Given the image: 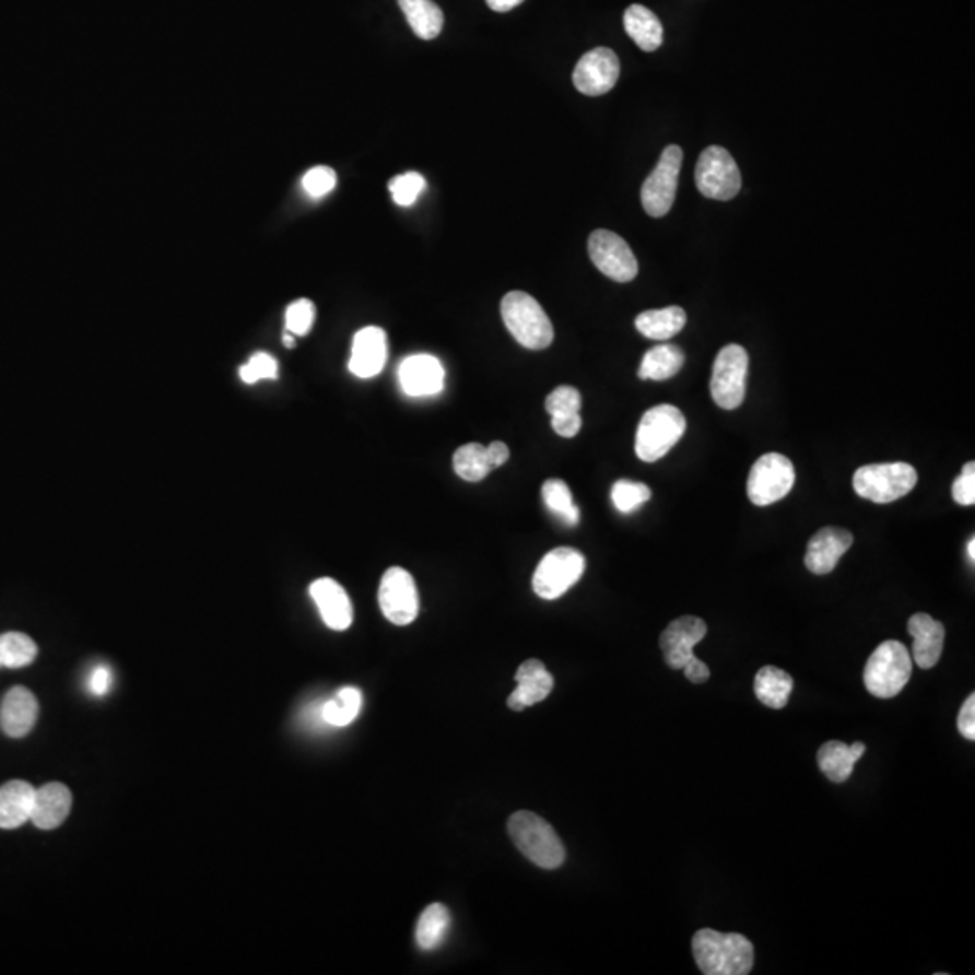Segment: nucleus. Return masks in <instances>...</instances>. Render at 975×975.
Returning a JSON list of instances; mask_svg holds the SVG:
<instances>
[{
  "instance_id": "23",
  "label": "nucleus",
  "mask_w": 975,
  "mask_h": 975,
  "mask_svg": "<svg viewBox=\"0 0 975 975\" xmlns=\"http://www.w3.org/2000/svg\"><path fill=\"white\" fill-rule=\"evenodd\" d=\"M71 806H73V795L68 786L60 783L46 784L35 794L32 822L38 830H55L68 819Z\"/></svg>"
},
{
  "instance_id": "50",
  "label": "nucleus",
  "mask_w": 975,
  "mask_h": 975,
  "mask_svg": "<svg viewBox=\"0 0 975 975\" xmlns=\"http://www.w3.org/2000/svg\"><path fill=\"white\" fill-rule=\"evenodd\" d=\"M284 345H285V348H287V349H293V348H295V337H293V334H291V332H285V334H284Z\"/></svg>"
},
{
  "instance_id": "3",
  "label": "nucleus",
  "mask_w": 975,
  "mask_h": 975,
  "mask_svg": "<svg viewBox=\"0 0 975 975\" xmlns=\"http://www.w3.org/2000/svg\"><path fill=\"white\" fill-rule=\"evenodd\" d=\"M501 315L512 337L531 351L550 348L555 331L550 317L533 296L522 291H512L501 302Z\"/></svg>"
},
{
  "instance_id": "22",
  "label": "nucleus",
  "mask_w": 975,
  "mask_h": 975,
  "mask_svg": "<svg viewBox=\"0 0 975 975\" xmlns=\"http://www.w3.org/2000/svg\"><path fill=\"white\" fill-rule=\"evenodd\" d=\"M913 636V658L919 669H932L943 654L944 627L930 614L918 612L907 623Z\"/></svg>"
},
{
  "instance_id": "28",
  "label": "nucleus",
  "mask_w": 975,
  "mask_h": 975,
  "mask_svg": "<svg viewBox=\"0 0 975 975\" xmlns=\"http://www.w3.org/2000/svg\"><path fill=\"white\" fill-rule=\"evenodd\" d=\"M683 364H685V353L678 345L659 343L645 353L642 365H639L638 376L639 379L665 381L680 373Z\"/></svg>"
},
{
  "instance_id": "20",
  "label": "nucleus",
  "mask_w": 975,
  "mask_h": 975,
  "mask_svg": "<svg viewBox=\"0 0 975 975\" xmlns=\"http://www.w3.org/2000/svg\"><path fill=\"white\" fill-rule=\"evenodd\" d=\"M515 681H517V689L508 697V706L514 712H522L528 706L544 701L555 685L550 670L545 669L544 663L539 659H528L520 665L517 674H515Z\"/></svg>"
},
{
  "instance_id": "42",
  "label": "nucleus",
  "mask_w": 975,
  "mask_h": 975,
  "mask_svg": "<svg viewBox=\"0 0 975 975\" xmlns=\"http://www.w3.org/2000/svg\"><path fill=\"white\" fill-rule=\"evenodd\" d=\"M952 497L961 506H974L975 504V462H966L961 470L960 478L952 484Z\"/></svg>"
},
{
  "instance_id": "18",
  "label": "nucleus",
  "mask_w": 975,
  "mask_h": 975,
  "mask_svg": "<svg viewBox=\"0 0 975 975\" xmlns=\"http://www.w3.org/2000/svg\"><path fill=\"white\" fill-rule=\"evenodd\" d=\"M853 535L844 528H822L806 550L804 564L813 575H830L853 545Z\"/></svg>"
},
{
  "instance_id": "24",
  "label": "nucleus",
  "mask_w": 975,
  "mask_h": 975,
  "mask_svg": "<svg viewBox=\"0 0 975 975\" xmlns=\"http://www.w3.org/2000/svg\"><path fill=\"white\" fill-rule=\"evenodd\" d=\"M37 789L26 780H10L0 786V830H16L32 822Z\"/></svg>"
},
{
  "instance_id": "11",
  "label": "nucleus",
  "mask_w": 975,
  "mask_h": 975,
  "mask_svg": "<svg viewBox=\"0 0 975 975\" xmlns=\"http://www.w3.org/2000/svg\"><path fill=\"white\" fill-rule=\"evenodd\" d=\"M681 163H683L681 146H667L653 174L645 179L642 187V204L650 218H663L674 204Z\"/></svg>"
},
{
  "instance_id": "6",
  "label": "nucleus",
  "mask_w": 975,
  "mask_h": 975,
  "mask_svg": "<svg viewBox=\"0 0 975 975\" xmlns=\"http://www.w3.org/2000/svg\"><path fill=\"white\" fill-rule=\"evenodd\" d=\"M918 483V472L908 462L867 465L856 470L853 488L861 498L871 503L889 504L905 497Z\"/></svg>"
},
{
  "instance_id": "43",
  "label": "nucleus",
  "mask_w": 975,
  "mask_h": 975,
  "mask_svg": "<svg viewBox=\"0 0 975 975\" xmlns=\"http://www.w3.org/2000/svg\"><path fill=\"white\" fill-rule=\"evenodd\" d=\"M958 730L961 736L975 741V695H968V700L961 706L960 716H958Z\"/></svg>"
},
{
  "instance_id": "48",
  "label": "nucleus",
  "mask_w": 975,
  "mask_h": 975,
  "mask_svg": "<svg viewBox=\"0 0 975 975\" xmlns=\"http://www.w3.org/2000/svg\"><path fill=\"white\" fill-rule=\"evenodd\" d=\"M525 0H486V4L492 8L493 11H498V13H506V11H512L517 5L522 4Z\"/></svg>"
},
{
  "instance_id": "35",
  "label": "nucleus",
  "mask_w": 975,
  "mask_h": 975,
  "mask_svg": "<svg viewBox=\"0 0 975 975\" xmlns=\"http://www.w3.org/2000/svg\"><path fill=\"white\" fill-rule=\"evenodd\" d=\"M454 470L459 478L468 483H479L493 472L488 462L486 447L479 443H468L465 447L457 448L454 454Z\"/></svg>"
},
{
  "instance_id": "13",
  "label": "nucleus",
  "mask_w": 975,
  "mask_h": 975,
  "mask_svg": "<svg viewBox=\"0 0 975 975\" xmlns=\"http://www.w3.org/2000/svg\"><path fill=\"white\" fill-rule=\"evenodd\" d=\"M589 257L592 265L614 282H631L638 275V260L633 249L620 235L609 230H597L589 237Z\"/></svg>"
},
{
  "instance_id": "27",
  "label": "nucleus",
  "mask_w": 975,
  "mask_h": 975,
  "mask_svg": "<svg viewBox=\"0 0 975 975\" xmlns=\"http://www.w3.org/2000/svg\"><path fill=\"white\" fill-rule=\"evenodd\" d=\"M636 329H638L645 338L665 342L674 338L683 331L686 326V313L683 307L670 306L663 309H649L636 317Z\"/></svg>"
},
{
  "instance_id": "39",
  "label": "nucleus",
  "mask_w": 975,
  "mask_h": 975,
  "mask_svg": "<svg viewBox=\"0 0 975 975\" xmlns=\"http://www.w3.org/2000/svg\"><path fill=\"white\" fill-rule=\"evenodd\" d=\"M240 379L244 384L254 385L260 379L279 378V364L268 353H257L249 359L248 364L239 368Z\"/></svg>"
},
{
  "instance_id": "32",
  "label": "nucleus",
  "mask_w": 975,
  "mask_h": 975,
  "mask_svg": "<svg viewBox=\"0 0 975 975\" xmlns=\"http://www.w3.org/2000/svg\"><path fill=\"white\" fill-rule=\"evenodd\" d=\"M542 498H544L545 508L559 517L567 528H573L580 522V509L573 501L569 486L561 479H550L542 484Z\"/></svg>"
},
{
  "instance_id": "40",
  "label": "nucleus",
  "mask_w": 975,
  "mask_h": 975,
  "mask_svg": "<svg viewBox=\"0 0 975 975\" xmlns=\"http://www.w3.org/2000/svg\"><path fill=\"white\" fill-rule=\"evenodd\" d=\"M582 396L575 387L562 385L545 398V410L551 415L576 414L580 412Z\"/></svg>"
},
{
  "instance_id": "45",
  "label": "nucleus",
  "mask_w": 975,
  "mask_h": 975,
  "mask_svg": "<svg viewBox=\"0 0 975 975\" xmlns=\"http://www.w3.org/2000/svg\"><path fill=\"white\" fill-rule=\"evenodd\" d=\"M110 681H113L110 670L102 665L98 669H94L91 680H89V686L94 694L104 695L110 689Z\"/></svg>"
},
{
  "instance_id": "38",
  "label": "nucleus",
  "mask_w": 975,
  "mask_h": 975,
  "mask_svg": "<svg viewBox=\"0 0 975 975\" xmlns=\"http://www.w3.org/2000/svg\"><path fill=\"white\" fill-rule=\"evenodd\" d=\"M390 193L396 204L400 207H410L420 198V193L425 190V177L418 172H407L401 176H396L389 185Z\"/></svg>"
},
{
  "instance_id": "46",
  "label": "nucleus",
  "mask_w": 975,
  "mask_h": 975,
  "mask_svg": "<svg viewBox=\"0 0 975 975\" xmlns=\"http://www.w3.org/2000/svg\"><path fill=\"white\" fill-rule=\"evenodd\" d=\"M686 680L692 681V683H705L710 678V669H708V665L703 663L700 658H692L689 663L685 665Z\"/></svg>"
},
{
  "instance_id": "5",
  "label": "nucleus",
  "mask_w": 975,
  "mask_h": 975,
  "mask_svg": "<svg viewBox=\"0 0 975 975\" xmlns=\"http://www.w3.org/2000/svg\"><path fill=\"white\" fill-rule=\"evenodd\" d=\"M686 431L683 412L674 406H658L647 410L636 432V456L645 462H656L678 445Z\"/></svg>"
},
{
  "instance_id": "21",
  "label": "nucleus",
  "mask_w": 975,
  "mask_h": 975,
  "mask_svg": "<svg viewBox=\"0 0 975 975\" xmlns=\"http://www.w3.org/2000/svg\"><path fill=\"white\" fill-rule=\"evenodd\" d=\"M38 719V701L26 686H13L0 705V728L13 739L26 737Z\"/></svg>"
},
{
  "instance_id": "30",
  "label": "nucleus",
  "mask_w": 975,
  "mask_h": 975,
  "mask_svg": "<svg viewBox=\"0 0 975 975\" xmlns=\"http://www.w3.org/2000/svg\"><path fill=\"white\" fill-rule=\"evenodd\" d=\"M412 32L423 40H434L442 33L445 15L432 0H398Z\"/></svg>"
},
{
  "instance_id": "8",
  "label": "nucleus",
  "mask_w": 975,
  "mask_h": 975,
  "mask_svg": "<svg viewBox=\"0 0 975 975\" xmlns=\"http://www.w3.org/2000/svg\"><path fill=\"white\" fill-rule=\"evenodd\" d=\"M747 349L730 343L717 354L712 371L710 392L717 406L725 410L739 409L747 396Z\"/></svg>"
},
{
  "instance_id": "2",
  "label": "nucleus",
  "mask_w": 975,
  "mask_h": 975,
  "mask_svg": "<svg viewBox=\"0 0 975 975\" xmlns=\"http://www.w3.org/2000/svg\"><path fill=\"white\" fill-rule=\"evenodd\" d=\"M515 847L540 869H556L566 860V847L553 825L531 811H517L508 820Z\"/></svg>"
},
{
  "instance_id": "1",
  "label": "nucleus",
  "mask_w": 975,
  "mask_h": 975,
  "mask_svg": "<svg viewBox=\"0 0 975 975\" xmlns=\"http://www.w3.org/2000/svg\"><path fill=\"white\" fill-rule=\"evenodd\" d=\"M692 952L705 975H747L753 968V944L741 935L703 929L692 938Z\"/></svg>"
},
{
  "instance_id": "49",
  "label": "nucleus",
  "mask_w": 975,
  "mask_h": 975,
  "mask_svg": "<svg viewBox=\"0 0 975 975\" xmlns=\"http://www.w3.org/2000/svg\"><path fill=\"white\" fill-rule=\"evenodd\" d=\"M966 553H968V556H971V562H972V564H974V562H975V539H974V537H972L971 542H968V545H966Z\"/></svg>"
},
{
  "instance_id": "9",
  "label": "nucleus",
  "mask_w": 975,
  "mask_h": 975,
  "mask_svg": "<svg viewBox=\"0 0 975 975\" xmlns=\"http://www.w3.org/2000/svg\"><path fill=\"white\" fill-rule=\"evenodd\" d=\"M586 571V559L573 548H556L540 561L535 571L533 591L544 600L564 597Z\"/></svg>"
},
{
  "instance_id": "36",
  "label": "nucleus",
  "mask_w": 975,
  "mask_h": 975,
  "mask_svg": "<svg viewBox=\"0 0 975 975\" xmlns=\"http://www.w3.org/2000/svg\"><path fill=\"white\" fill-rule=\"evenodd\" d=\"M650 497H653V492H650V488L647 484L627 481V479H622V481H616V483L612 484V504H614V508L620 514H634L645 503H649Z\"/></svg>"
},
{
  "instance_id": "16",
  "label": "nucleus",
  "mask_w": 975,
  "mask_h": 975,
  "mask_svg": "<svg viewBox=\"0 0 975 975\" xmlns=\"http://www.w3.org/2000/svg\"><path fill=\"white\" fill-rule=\"evenodd\" d=\"M401 389L412 398L436 396L445 387V368L436 356L412 354L398 368Z\"/></svg>"
},
{
  "instance_id": "10",
  "label": "nucleus",
  "mask_w": 975,
  "mask_h": 975,
  "mask_svg": "<svg viewBox=\"0 0 975 975\" xmlns=\"http://www.w3.org/2000/svg\"><path fill=\"white\" fill-rule=\"evenodd\" d=\"M795 484V467L788 457L766 454L759 457L748 475V498L755 506H770L783 501Z\"/></svg>"
},
{
  "instance_id": "7",
  "label": "nucleus",
  "mask_w": 975,
  "mask_h": 975,
  "mask_svg": "<svg viewBox=\"0 0 975 975\" xmlns=\"http://www.w3.org/2000/svg\"><path fill=\"white\" fill-rule=\"evenodd\" d=\"M741 171L727 149L708 146L701 152L695 166V185L705 198L730 201L741 192Z\"/></svg>"
},
{
  "instance_id": "44",
  "label": "nucleus",
  "mask_w": 975,
  "mask_h": 975,
  "mask_svg": "<svg viewBox=\"0 0 975 975\" xmlns=\"http://www.w3.org/2000/svg\"><path fill=\"white\" fill-rule=\"evenodd\" d=\"M553 431L562 437H575L582 428L580 412L576 414L551 415Z\"/></svg>"
},
{
  "instance_id": "4",
  "label": "nucleus",
  "mask_w": 975,
  "mask_h": 975,
  "mask_svg": "<svg viewBox=\"0 0 975 975\" xmlns=\"http://www.w3.org/2000/svg\"><path fill=\"white\" fill-rule=\"evenodd\" d=\"M911 676L913 659L907 647L902 642L889 639L878 645L871 658L867 659L864 685L874 697L891 700L907 686Z\"/></svg>"
},
{
  "instance_id": "47",
  "label": "nucleus",
  "mask_w": 975,
  "mask_h": 975,
  "mask_svg": "<svg viewBox=\"0 0 975 975\" xmlns=\"http://www.w3.org/2000/svg\"><path fill=\"white\" fill-rule=\"evenodd\" d=\"M486 457L488 462H490V468L495 470V468L503 467L504 462L509 459V450L504 443L493 442L490 447L486 448Z\"/></svg>"
},
{
  "instance_id": "41",
  "label": "nucleus",
  "mask_w": 975,
  "mask_h": 975,
  "mask_svg": "<svg viewBox=\"0 0 975 975\" xmlns=\"http://www.w3.org/2000/svg\"><path fill=\"white\" fill-rule=\"evenodd\" d=\"M302 187L312 198H322L337 187V174L329 166H315L302 177Z\"/></svg>"
},
{
  "instance_id": "31",
  "label": "nucleus",
  "mask_w": 975,
  "mask_h": 975,
  "mask_svg": "<svg viewBox=\"0 0 975 975\" xmlns=\"http://www.w3.org/2000/svg\"><path fill=\"white\" fill-rule=\"evenodd\" d=\"M448 929H450L448 908L443 903H432L418 919L415 941L421 950H436L447 938Z\"/></svg>"
},
{
  "instance_id": "12",
  "label": "nucleus",
  "mask_w": 975,
  "mask_h": 975,
  "mask_svg": "<svg viewBox=\"0 0 975 975\" xmlns=\"http://www.w3.org/2000/svg\"><path fill=\"white\" fill-rule=\"evenodd\" d=\"M379 609L395 625H409L420 614V597L414 578L403 567L385 571L378 591Z\"/></svg>"
},
{
  "instance_id": "29",
  "label": "nucleus",
  "mask_w": 975,
  "mask_h": 975,
  "mask_svg": "<svg viewBox=\"0 0 975 975\" xmlns=\"http://www.w3.org/2000/svg\"><path fill=\"white\" fill-rule=\"evenodd\" d=\"M791 692H794V678L786 670L766 665L755 676V695L763 705L773 710H780L788 705Z\"/></svg>"
},
{
  "instance_id": "34",
  "label": "nucleus",
  "mask_w": 975,
  "mask_h": 975,
  "mask_svg": "<svg viewBox=\"0 0 975 975\" xmlns=\"http://www.w3.org/2000/svg\"><path fill=\"white\" fill-rule=\"evenodd\" d=\"M37 656V644L27 634H0V669H22L32 665Z\"/></svg>"
},
{
  "instance_id": "26",
  "label": "nucleus",
  "mask_w": 975,
  "mask_h": 975,
  "mask_svg": "<svg viewBox=\"0 0 975 975\" xmlns=\"http://www.w3.org/2000/svg\"><path fill=\"white\" fill-rule=\"evenodd\" d=\"M623 26L642 51H656L663 44V26L658 16L645 5H629L623 15Z\"/></svg>"
},
{
  "instance_id": "14",
  "label": "nucleus",
  "mask_w": 975,
  "mask_h": 975,
  "mask_svg": "<svg viewBox=\"0 0 975 975\" xmlns=\"http://www.w3.org/2000/svg\"><path fill=\"white\" fill-rule=\"evenodd\" d=\"M620 79V60L609 47L586 52L573 71L575 87L586 96L608 94Z\"/></svg>"
},
{
  "instance_id": "33",
  "label": "nucleus",
  "mask_w": 975,
  "mask_h": 975,
  "mask_svg": "<svg viewBox=\"0 0 975 975\" xmlns=\"http://www.w3.org/2000/svg\"><path fill=\"white\" fill-rule=\"evenodd\" d=\"M362 692L354 686H345L338 691L332 700L322 705L324 721L332 727H348L360 716L362 710Z\"/></svg>"
},
{
  "instance_id": "15",
  "label": "nucleus",
  "mask_w": 975,
  "mask_h": 975,
  "mask_svg": "<svg viewBox=\"0 0 975 975\" xmlns=\"http://www.w3.org/2000/svg\"><path fill=\"white\" fill-rule=\"evenodd\" d=\"M708 633L706 623L697 616H681L665 629L659 638L665 663L670 669L683 670L695 658L694 647Z\"/></svg>"
},
{
  "instance_id": "19",
  "label": "nucleus",
  "mask_w": 975,
  "mask_h": 975,
  "mask_svg": "<svg viewBox=\"0 0 975 975\" xmlns=\"http://www.w3.org/2000/svg\"><path fill=\"white\" fill-rule=\"evenodd\" d=\"M324 623L332 631H345L353 623V603L340 584L332 578H318L309 587Z\"/></svg>"
},
{
  "instance_id": "25",
  "label": "nucleus",
  "mask_w": 975,
  "mask_h": 975,
  "mask_svg": "<svg viewBox=\"0 0 975 975\" xmlns=\"http://www.w3.org/2000/svg\"><path fill=\"white\" fill-rule=\"evenodd\" d=\"M866 753L864 742L846 744L842 741H830L822 744L819 750V768L830 778L831 783H846L855 772V764Z\"/></svg>"
},
{
  "instance_id": "17",
  "label": "nucleus",
  "mask_w": 975,
  "mask_h": 975,
  "mask_svg": "<svg viewBox=\"0 0 975 975\" xmlns=\"http://www.w3.org/2000/svg\"><path fill=\"white\" fill-rule=\"evenodd\" d=\"M387 334L381 327L368 326L354 334L349 371L359 378H374L387 364Z\"/></svg>"
},
{
  "instance_id": "37",
  "label": "nucleus",
  "mask_w": 975,
  "mask_h": 975,
  "mask_svg": "<svg viewBox=\"0 0 975 975\" xmlns=\"http://www.w3.org/2000/svg\"><path fill=\"white\" fill-rule=\"evenodd\" d=\"M315 317H317L315 304L307 298H301L285 309V329L293 337H306L307 332L312 331Z\"/></svg>"
}]
</instances>
